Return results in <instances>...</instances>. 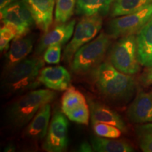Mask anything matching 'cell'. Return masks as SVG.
I'll use <instances>...</instances> for the list:
<instances>
[{"instance_id":"cell-1","label":"cell","mask_w":152,"mask_h":152,"mask_svg":"<svg viewBox=\"0 0 152 152\" xmlns=\"http://www.w3.org/2000/svg\"><path fill=\"white\" fill-rule=\"evenodd\" d=\"M94 84L104 97L116 103H124L132 97L137 82L132 75L119 71L111 62H102L93 70Z\"/></svg>"},{"instance_id":"cell-2","label":"cell","mask_w":152,"mask_h":152,"mask_svg":"<svg viewBox=\"0 0 152 152\" xmlns=\"http://www.w3.org/2000/svg\"><path fill=\"white\" fill-rule=\"evenodd\" d=\"M56 94L49 89L30 91L11 104L7 110V117L14 126L22 128L33 118L42 106L50 104Z\"/></svg>"},{"instance_id":"cell-3","label":"cell","mask_w":152,"mask_h":152,"mask_svg":"<svg viewBox=\"0 0 152 152\" xmlns=\"http://www.w3.org/2000/svg\"><path fill=\"white\" fill-rule=\"evenodd\" d=\"M44 59L39 57L26 58L16 65L6 70L3 84L10 93H22L39 86V73Z\"/></svg>"},{"instance_id":"cell-4","label":"cell","mask_w":152,"mask_h":152,"mask_svg":"<svg viewBox=\"0 0 152 152\" xmlns=\"http://www.w3.org/2000/svg\"><path fill=\"white\" fill-rule=\"evenodd\" d=\"M111 37L102 32L95 39L85 44L76 52L71 61L74 73H86L102 64L111 44Z\"/></svg>"},{"instance_id":"cell-5","label":"cell","mask_w":152,"mask_h":152,"mask_svg":"<svg viewBox=\"0 0 152 152\" xmlns=\"http://www.w3.org/2000/svg\"><path fill=\"white\" fill-rule=\"evenodd\" d=\"M109 60L114 67L128 75H135L140 71L137 36L130 35L120 37L109 52Z\"/></svg>"},{"instance_id":"cell-6","label":"cell","mask_w":152,"mask_h":152,"mask_svg":"<svg viewBox=\"0 0 152 152\" xmlns=\"http://www.w3.org/2000/svg\"><path fill=\"white\" fill-rule=\"evenodd\" d=\"M102 24L103 19L99 15L83 16L76 26L71 40L64 49L63 53L64 61L68 64L71 63L76 52L97 35L102 29Z\"/></svg>"},{"instance_id":"cell-7","label":"cell","mask_w":152,"mask_h":152,"mask_svg":"<svg viewBox=\"0 0 152 152\" xmlns=\"http://www.w3.org/2000/svg\"><path fill=\"white\" fill-rule=\"evenodd\" d=\"M151 18L152 3L137 12L115 17L108 23L106 33L114 39L137 34Z\"/></svg>"},{"instance_id":"cell-8","label":"cell","mask_w":152,"mask_h":152,"mask_svg":"<svg viewBox=\"0 0 152 152\" xmlns=\"http://www.w3.org/2000/svg\"><path fill=\"white\" fill-rule=\"evenodd\" d=\"M1 19L4 25L14 32L16 37L27 35L35 20L22 0H16L1 9Z\"/></svg>"},{"instance_id":"cell-9","label":"cell","mask_w":152,"mask_h":152,"mask_svg":"<svg viewBox=\"0 0 152 152\" xmlns=\"http://www.w3.org/2000/svg\"><path fill=\"white\" fill-rule=\"evenodd\" d=\"M62 111H56L51 120L43 149L48 152L65 151L68 142V121Z\"/></svg>"},{"instance_id":"cell-10","label":"cell","mask_w":152,"mask_h":152,"mask_svg":"<svg viewBox=\"0 0 152 152\" xmlns=\"http://www.w3.org/2000/svg\"><path fill=\"white\" fill-rule=\"evenodd\" d=\"M75 20H72L58 24L50 31H47L39 40L36 48V54L40 55L47 47L54 45H64L69 41L74 33Z\"/></svg>"},{"instance_id":"cell-11","label":"cell","mask_w":152,"mask_h":152,"mask_svg":"<svg viewBox=\"0 0 152 152\" xmlns=\"http://www.w3.org/2000/svg\"><path fill=\"white\" fill-rule=\"evenodd\" d=\"M35 20V25L44 33L49 31L53 22L55 0H22Z\"/></svg>"},{"instance_id":"cell-12","label":"cell","mask_w":152,"mask_h":152,"mask_svg":"<svg viewBox=\"0 0 152 152\" xmlns=\"http://www.w3.org/2000/svg\"><path fill=\"white\" fill-rule=\"evenodd\" d=\"M38 80L49 90L65 91L70 87L71 76L63 66H49L42 68Z\"/></svg>"},{"instance_id":"cell-13","label":"cell","mask_w":152,"mask_h":152,"mask_svg":"<svg viewBox=\"0 0 152 152\" xmlns=\"http://www.w3.org/2000/svg\"><path fill=\"white\" fill-rule=\"evenodd\" d=\"M127 115L132 123L136 124L152 123V95L140 92L128 107Z\"/></svg>"},{"instance_id":"cell-14","label":"cell","mask_w":152,"mask_h":152,"mask_svg":"<svg viewBox=\"0 0 152 152\" xmlns=\"http://www.w3.org/2000/svg\"><path fill=\"white\" fill-rule=\"evenodd\" d=\"M88 104L92 125L99 123H106L117 127L122 132H126V125L118 113L96 101L89 100Z\"/></svg>"},{"instance_id":"cell-15","label":"cell","mask_w":152,"mask_h":152,"mask_svg":"<svg viewBox=\"0 0 152 152\" xmlns=\"http://www.w3.org/2000/svg\"><path fill=\"white\" fill-rule=\"evenodd\" d=\"M51 117V105L47 104L42 106L32 119L25 130L26 137L39 141L45 138L48 131Z\"/></svg>"},{"instance_id":"cell-16","label":"cell","mask_w":152,"mask_h":152,"mask_svg":"<svg viewBox=\"0 0 152 152\" xmlns=\"http://www.w3.org/2000/svg\"><path fill=\"white\" fill-rule=\"evenodd\" d=\"M35 39L32 36L25 35L13 39L5 57L6 70L13 67L22 61L31 52Z\"/></svg>"},{"instance_id":"cell-17","label":"cell","mask_w":152,"mask_h":152,"mask_svg":"<svg viewBox=\"0 0 152 152\" xmlns=\"http://www.w3.org/2000/svg\"><path fill=\"white\" fill-rule=\"evenodd\" d=\"M113 0H77L75 13L83 16H105L111 11Z\"/></svg>"},{"instance_id":"cell-18","label":"cell","mask_w":152,"mask_h":152,"mask_svg":"<svg viewBox=\"0 0 152 152\" xmlns=\"http://www.w3.org/2000/svg\"><path fill=\"white\" fill-rule=\"evenodd\" d=\"M90 143L93 151L97 152H132L134 148L128 142L116 139L102 137L99 136H92Z\"/></svg>"},{"instance_id":"cell-19","label":"cell","mask_w":152,"mask_h":152,"mask_svg":"<svg viewBox=\"0 0 152 152\" xmlns=\"http://www.w3.org/2000/svg\"><path fill=\"white\" fill-rule=\"evenodd\" d=\"M138 58L141 66L146 67L152 52V18L137 35Z\"/></svg>"},{"instance_id":"cell-20","label":"cell","mask_w":152,"mask_h":152,"mask_svg":"<svg viewBox=\"0 0 152 152\" xmlns=\"http://www.w3.org/2000/svg\"><path fill=\"white\" fill-rule=\"evenodd\" d=\"M152 3V0H113L110 14L113 18L125 16L141 10Z\"/></svg>"},{"instance_id":"cell-21","label":"cell","mask_w":152,"mask_h":152,"mask_svg":"<svg viewBox=\"0 0 152 152\" xmlns=\"http://www.w3.org/2000/svg\"><path fill=\"white\" fill-rule=\"evenodd\" d=\"M88 104L82 92L73 86L69 87L61 97V111L64 114Z\"/></svg>"},{"instance_id":"cell-22","label":"cell","mask_w":152,"mask_h":152,"mask_svg":"<svg viewBox=\"0 0 152 152\" xmlns=\"http://www.w3.org/2000/svg\"><path fill=\"white\" fill-rule=\"evenodd\" d=\"M77 0H55L54 20L57 24L69 21L75 11Z\"/></svg>"},{"instance_id":"cell-23","label":"cell","mask_w":152,"mask_h":152,"mask_svg":"<svg viewBox=\"0 0 152 152\" xmlns=\"http://www.w3.org/2000/svg\"><path fill=\"white\" fill-rule=\"evenodd\" d=\"M135 133L140 149L144 152H152V123L139 124Z\"/></svg>"},{"instance_id":"cell-24","label":"cell","mask_w":152,"mask_h":152,"mask_svg":"<svg viewBox=\"0 0 152 152\" xmlns=\"http://www.w3.org/2000/svg\"><path fill=\"white\" fill-rule=\"evenodd\" d=\"M93 130L96 135L105 138L117 139L121 135V131L114 125L106 124V123H95L92 125Z\"/></svg>"},{"instance_id":"cell-25","label":"cell","mask_w":152,"mask_h":152,"mask_svg":"<svg viewBox=\"0 0 152 152\" xmlns=\"http://www.w3.org/2000/svg\"><path fill=\"white\" fill-rule=\"evenodd\" d=\"M65 115L70 121H73V122L87 125L90 117V111L89 104L83 106L80 109L68 112Z\"/></svg>"},{"instance_id":"cell-26","label":"cell","mask_w":152,"mask_h":152,"mask_svg":"<svg viewBox=\"0 0 152 152\" xmlns=\"http://www.w3.org/2000/svg\"><path fill=\"white\" fill-rule=\"evenodd\" d=\"M61 45H54L47 47L43 53L44 61L48 64H58L61 56Z\"/></svg>"},{"instance_id":"cell-27","label":"cell","mask_w":152,"mask_h":152,"mask_svg":"<svg viewBox=\"0 0 152 152\" xmlns=\"http://www.w3.org/2000/svg\"><path fill=\"white\" fill-rule=\"evenodd\" d=\"M140 81L143 86L152 85V66L147 67V69L140 76Z\"/></svg>"},{"instance_id":"cell-28","label":"cell","mask_w":152,"mask_h":152,"mask_svg":"<svg viewBox=\"0 0 152 152\" xmlns=\"http://www.w3.org/2000/svg\"><path fill=\"white\" fill-rule=\"evenodd\" d=\"M0 37L4 38V39L10 42L16 37V35H15L14 32L13 31L11 28L4 25L0 30Z\"/></svg>"},{"instance_id":"cell-29","label":"cell","mask_w":152,"mask_h":152,"mask_svg":"<svg viewBox=\"0 0 152 152\" xmlns=\"http://www.w3.org/2000/svg\"><path fill=\"white\" fill-rule=\"evenodd\" d=\"M77 151L82 152H91L93 151V148L91 143L90 144L87 142H83L80 144Z\"/></svg>"},{"instance_id":"cell-30","label":"cell","mask_w":152,"mask_h":152,"mask_svg":"<svg viewBox=\"0 0 152 152\" xmlns=\"http://www.w3.org/2000/svg\"><path fill=\"white\" fill-rule=\"evenodd\" d=\"M9 42H10L7 40V39L0 37V50H1V52L9 50Z\"/></svg>"},{"instance_id":"cell-31","label":"cell","mask_w":152,"mask_h":152,"mask_svg":"<svg viewBox=\"0 0 152 152\" xmlns=\"http://www.w3.org/2000/svg\"><path fill=\"white\" fill-rule=\"evenodd\" d=\"M16 0H0V9H2Z\"/></svg>"},{"instance_id":"cell-32","label":"cell","mask_w":152,"mask_h":152,"mask_svg":"<svg viewBox=\"0 0 152 152\" xmlns=\"http://www.w3.org/2000/svg\"><path fill=\"white\" fill-rule=\"evenodd\" d=\"M4 151H7V152L14 151H15V146L12 144H9L8 145H7V147H5V149H4Z\"/></svg>"},{"instance_id":"cell-33","label":"cell","mask_w":152,"mask_h":152,"mask_svg":"<svg viewBox=\"0 0 152 152\" xmlns=\"http://www.w3.org/2000/svg\"><path fill=\"white\" fill-rule=\"evenodd\" d=\"M149 66H152V52L151 53V54H150L149 59H148L147 65H146V67H149Z\"/></svg>"},{"instance_id":"cell-34","label":"cell","mask_w":152,"mask_h":152,"mask_svg":"<svg viewBox=\"0 0 152 152\" xmlns=\"http://www.w3.org/2000/svg\"><path fill=\"white\" fill-rule=\"evenodd\" d=\"M151 95H152V91H151Z\"/></svg>"}]
</instances>
